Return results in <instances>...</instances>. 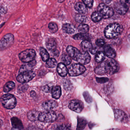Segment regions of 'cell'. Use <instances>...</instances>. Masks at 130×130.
I'll return each mask as SVG.
<instances>
[{
  "instance_id": "obj_1",
  "label": "cell",
  "mask_w": 130,
  "mask_h": 130,
  "mask_svg": "<svg viewBox=\"0 0 130 130\" xmlns=\"http://www.w3.org/2000/svg\"><path fill=\"white\" fill-rule=\"evenodd\" d=\"M118 63L113 59H109L102 62L95 68L96 73L100 75L108 74H112L117 73L119 70Z\"/></svg>"
},
{
  "instance_id": "obj_2",
  "label": "cell",
  "mask_w": 130,
  "mask_h": 130,
  "mask_svg": "<svg viewBox=\"0 0 130 130\" xmlns=\"http://www.w3.org/2000/svg\"><path fill=\"white\" fill-rule=\"evenodd\" d=\"M68 55L74 60L78 62L80 64H86L89 63L90 56L87 52H80L77 48L72 46H68L67 48Z\"/></svg>"
},
{
  "instance_id": "obj_3",
  "label": "cell",
  "mask_w": 130,
  "mask_h": 130,
  "mask_svg": "<svg viewBox=\"0 0 130 130\" xmlns=\"http://www.w3.org/2000/svg\"><path fill=\"white\" fill-rule=\"evenodd\" d=\"M122 31V27L119 24L111 23L107 26L105 29L104 34L107 38L113 39L118 37Z\"/></svg>"
},
{
  "instance_id": "obj_4",
  "label": "cell",
  "mask_w": 130,
  "mask_h": 130,
  "mask_svg": "<svg viewBox=\"0 0 130 130\" xmlns=\"http://www.w3.org/2000/svg\"><path fill=\"white\" fill-rule=\"evenodd\" d=\"M1 101L4 107L7 109H12L17 105L15 97L11 94H6L1 96Z\"/></svg>"
},
{
  "instance_id": "obj_5",
  "label": "cell",
  "mask_w": 130,
  "mask_h": 130,
  "mask_svg": "<svg viewBox=\"0 0 130 130\" xmlns=\"http://www.w3.org/2000/svg\"><path fill=\"white\" fill-rule=\"evenodd\" d=\"M36 55L35 51L33 49H27L19 54V58L23 63H29L34 60Z\"/></svg>"
},
{
  "instance_id": "obj_6",
  "label": "cell",
  "mask_w": 130,
  "mask_h": 130,
  "mask_svg": "<svg viewBox=\"0 0 130 130\" xmlns=\"http://www.w3.org/2000/svg\"><path fill=\"white\" fill-rule=\"evenodd\" d=\"M57 115L53 111H47L39 113L38 120L44 122H52L57 119Z\"/></svg>"
},
{
  "instance_id": "obj_7",
  "label": "cell",
  "mask_w": 130,
  "mask_h": 130,
  "mask_svg": "<svg viewBox=\"0 0 130 130\" xmlns=\"http://www.w3.org/2000/svg\"><path fill=\"white\" fill-rule=\"evenodd\" d=\"M86 70V68L82 64H74L69 68L68 73L69 75L71 76H76L83 74Z\"/></svg>"
},
{
  "instance_id": "obj_8",
  "label": "cell",
  "mask_w": 130,
  "mask_h": 130,
  "mask_svg": "<svg viewBox=\"0 0 130 130\" xmlns=\"http://www.w3.org/2000/svg\"><path fill=\"white\" fill-rule=\"evenodd\" d=\"M14 38L12 34L4 36L0 41V51H3L10 47L14 42Z\"/></svg>"
},
{
  "instance_id": "obj_9",
  "label": "cell",
  "mask_w": 130,
  "mask_h": 130,
  "mask_svg": "<svg viewBox=\"0 0 130 130\" xmlns=\"http://www.w3.org/2000/svg\"><path fill=\"white\" fill-rule=\"evenodd\" d=\"M98 11L104 19L111 18L114 14L113 10L103 3H101L99 5Z\"/></svg>"
},
{
  "instance_id": "obj_10",
  "label": "cell",
  "mask_w": 130,
  "mask_h": 130,
  "mask_svg": "<svg viewBox=\"0 0 130 130\" xmlns=\"http://www.w3.org/2000/svg\"><path fill=\"white\" fill-rule=\"evenodd\" d=\"M35 76V73L32 71H25L20 73L17 76V79L19 83H25L31 80Z\"/></svg>"
},
{
  "instance_id": "obj_11",
  "label": "cell",
  "mask_w": 130,
  "mask_h": 130,
  "mask_svg": "<svg viewBox=\"0 0 130 130\" xmlns=\"http://www.w3.org/2000/svg\"><path fill=\"white\" fill-rule=\"evenodd\" d=\"M130 1H121L117 2L115 5L116 11L120 15H125L128 10L127 4H129Z\"/></svg>"
},
{
  "instance_id": "obj_12",
  "label": "cell",
  "mask_w": 130,
  "mask_h": 130,
  "mask_svg": "<svg viewBox=\"0 0 130 130\" xmlns=\"http://www.w3.org/2000/svg\"><path fill=\"white\" fill-rule=\"evenodd\" d=\"M68 107L72 111L77 113H79L83 109L84 105L80 100L75 99L70 101Z\"/></svg>"
},
{
  "instance_id": "obj_13",
  "label": "cell",
  "mask_w": 130,
  "mask_h": 130,
  "mask_svg": "<svg viewBox=\"0 0 130 130\" xmlns=\"http://www.w3.org/2000/svg\"><path fill=\"white\" fill-rule=\"evenodd\" d=\"M115 117L116 119L121 123H127L128 121V118L127 114L120 109H115L114 111Z\"/></svg>"
},
{
  "instance_id": "obj_14",
  "label": "cell",
  "mask_w": 130,
  "mask_h": 130,
  "mask_svg": "<svg viewBox=\"0 0 130 130\" xmlns=\"http://www.w3.org/2000/svg\"><path fill=\"white\" fill-rule=\"evenodd\" d=\"M28 64H24L21 67L19 73H23L25 71H32V69L35 68L36 64V61L35 60H33V61L27 63Z\"/></svg>"
},
{
  "instance_id": "obj_15",
  "label": "cell",
  "mask_w": 130,
  "mask_h": 130,
  "mask_svg": "<svg viewBox=\"0 0 130 130\" xmlns=\"http://www.w3.org/2000/svg\"><path fill=\"white\" fill-rule=\"evenodd\" d=\"M104 54L109 58L112 59L115 57L116 53L114 49L109 45H106L104 48Z\"/></svg>"
},
{
  "instance_id": "obj_16",
  "label": "cell",
  "mask_w": 130,
  "mask_h": 130,
  "mask_svg": "<svg viewBox=\"0 0 130 130\" xmlns=\"http://www.w3.org/2000/svg\"><path fill=\"white\" fill-rule=\"evenodd\" d=\"M42 106L44 109L50 110L56 108L58 106V103L54 100H48L42 103Z\"/></svg>"
},
{
  "instance_id": "obj_17",
  "label": "cell",
  "mask_w": 130,
  "mask_h": 130,
  "mask_svg": "<svg viewBox=\"0 0 130 130\" xmlns=\"http://www.w3.org/2000/svg\"><path fill=\"white\" fill-rule=\"evenodd\" d=\"M46 47L50 51L55 52L56 51L57 47L56 40L54 38L49 39H48L46 43Z\"/></svg>"
},
{
  "instance_id": "obj_18",
  "label": "cell",
  "mask_w": 130,
  "mask_h": 130,
  "mask_svg": "<svg viewBox=\"0 0 130 130\" xmlns=\"http://www.w3.org/2000/svg\"><path fill=\"white\" fill-rule=\"evenodd\" d=\"M57 71L60 76L64 77L68 73V70L66 65L62 63H59L57 67Z\"/></svg>"
},
{
  "instance_id": "obj_19",
  "label": "cell",
  "mask_w": 130,
  "mask_h": 130,
  "mask_svg": "<svg viewBox=\"0 0 130 130\" xmlns=\"http://www.w3.org/2000/svg\"><path fill=\"white\" fill-rule=\"evenodd\" d=\"M87 124V121L85 118L78 117L77 130H83Z\"/></svg>"
},
{
  "instance_id": "obj_20",
  "label": "cell",
  "mask_w": 130,
  "mask_h": 130,
  "mask_svg": "<svg viewBox=\"0 0 130 130\" xmlns=\"http://www.w3.org/2000/svg\"><path fill=\"white\" fill-rule=\"evenodd\" d=\"M52 95L54 99H58L61 96V88L59 86L54 87L52 89Z\"/></svg>"
},
{
  "instance_id": "obj_21",
  "label": "cell",
  "mask_w": 130,
  "mask_h": 130,
  "mask_svg": "<svg viewBox=\"0 0 130 130\" xmlns=\"http://www.w3.org/2000/svg\"><path fill=\"white\" fill-rule=\"evenodd\" d=\"M62 28L65 32L69 34H73L76 31V28L74 26L69 23L64 24L62 26Z\"/></svg>"
},
{
  "instance_id": "obj_22",
  "label": "cell",
  "mask_w": 130,
  "mask_h": 130,
  "mask_svg": "<svg viewBox=\"0 0 130 130\" xmlns=\"http://www.w3.org/2000/svg\"><path fill=\"white\" fill-rule=\"evenodd\" d=\"M39 113L38 111L36 110H31L27 114V117L30 121H35L38 119Z\"/></svg>"
},
{
  "instance_id": "obj_23",
  "label": "cell",
  "mask_w": 130,
  "mask_h": 130,
  "mask_svg": "<svg viewBox=\"0 0 130 130\" xmlns=\"http://www.w3.org/2000/svg\"><path fill=\"white\" fill-rule=\"evenodd\" d=\"M74 8L76 11L81 14L85 13L87 11L86 6L84 4L80 2L77 3L75 5Z\"/></svg>"
},
{
  "instance_id": "obj_24",
  "label": "cell",
  "mask_w": 130,
  "mask_h": 130,
  "mask_svg": "<svg viewBox=\"0 0 130 130\" xmlns=\"http://www.w3.org/2000/svg\"><path fill=\"white\" fill-rule=\"evenodd\" d=\"M81 48L84 52H88L92 49L93 46L92 44L89 41H84L81 43Z\"/></svg>"
},
{
  "instance_id": "obj_25",
  "label": "cell",
  "mask_w": 130,
  "mask_h": 130,
  "mask_svg": "<svg viewBox=\"0 0 130 130\" xmlns=\"http://www.w3.org/2000/svg\"><path fill=\"white\" fill-rule=\"evenodd\" d=\"M40 54L44 61H47L49 58V55L46 49L44 48L41 47L40 48Z\"/></svg>"
},
{
  "instance_id": "obj_26",
  "label": "cell",
  "mask_w": 130,
  "mask_h": 130,
  "mask_svg": "<svg viewBox=\"0 0 130 130\" xmlns=\"http://www.w3.org/2000/svg\"><path fill=\"white\" fill-rule=\"evenodd\" d=\"M73 38L76 40H84V41L86 40L89 41V37L86 34L81 33L76 34L74 36Z\"/></svg>"
},
{
  "instance_id": "obj_27",
  "label": "cell",
  "mask_w": 130,
  "mask_h": 130,
  "mask_svg": "<svg viewBox=\"0 0 130 130\" xmlns=\"http://www.w3.org/2000/svg\"><path fill=\"white\" fill-rule=\"evenodd\" d=\"M15 84L12 81H9L7 83L4 87L3 90L5 92H8L14 89Z\"/></svg>"
},
{
  "instance_id": "obj_28",
  "label": "cell",
  "mask_w": 130,
  "mask_h": 130,
  "mask_svg": "<svg viewBox=\"0 0 130 130\" xmlns=\"http://www.w3.org/2000/svg\"><path fill=\"white\" fill-rule=\"evenodd\" d=\"M105 54L102 52H99L96 53L95 56V60L96 62L100 63L103 61L105 59Z\"/></svg>"
},
{
  "instance_id": "obj_29",
  "label": "cell",
  "mask_w": 130,
  "mask_h": 130,
  "mask_svg": "<svg viewBox=\"0 0 130 130\" xmlns=\"http://www.w3.org/2000/svg\"><path fill=\"white\" fill-rule=\"evenodd\" d=\"M91 18L93 21L97 22L101 21L103 17L101 14L98 12L93 13L91 16Z\"/></svg>"
},
{
  "instance_id": "obj_30",
  "label": "cell",
  "mask_w": 130,
  "mask_h": 130,
  "mask_svg": "<svg viewBox=\"0 0 130 130\" xmlns=\"http://www.w3.org/2000/svg\"><path fill=\"white\" fill-rule=\"evenodd\" d=\"M78 29L81 33L86 34L89 31V26L86 24H81L78 26Z\"/></svg>"
},
{
  "instance_id": "obj_31",
  "label": "cell",
  "mask_w": 130,
  "mask_h": 130,
  "mask_svg": "<svg viewBox=\"0 0 130 130\" xmlns=\"http://www.w3.org/2000/svg\"><path fill=\"white\" fill-rule=\"evenodd\" d=\"M87 19V18L86 16L81 14H77L75 17V20L79 23H83L85 22L86 21Z\"/></svg>"
},
{
  "instance_id": "obj_32",
  "label": "cell",
  "mask_w": 130,
  "mask_h": 130,
  "mask_svg": "<svg viewBox=\"0 0 130 130\" xmlns=\"http://www.w3.org/2000/svg\"><path fill=\"white\" fill-rule=\"evenodd\" d=\"M61 61L65 65H68L71 63V59L69 55L67 54L63 55L61 58Z\"/></svg>"
},
{
  "instance_id": "obj_33",
  "label": "cell",
  "mask_w": 130,
  "mask_h": 130,
  "mask_svg": "<svg viewBox=\"0 0 130 130\" xmlns=\"http://www.w3.org/2000/svg\"><path fill=\"white\" fill-rule=\"evenodd\" d=\"M46 64L48 67L53 68L57 65V61L54 58H49L46 62Z\"/></svg>"
},
{
  "instance_id": "obj_34",
  "label": "cell",
  "mask_w": 130,
  "mask_h": 130,
  "mask_svg": "<svg viewBox=\"0 0 130 130\" xmlns=\"http://www.w3.org/2000/svg\"><path fill=\"white\" fill-rule=\"evenodd\" d=\"M48 27L51 31L52 32H56L58 29L57 24L54 22H51L49 23Z\"/></svg>"
},
{
  "instance_id": "obj_35",
  "label": "cell",
  "mask_w": 130,
  "mask_h": 130,
  "mask_svg": "<svg viewBox=\"0 0 130 130\" xmlns=\"http://www.w3.org/2000/svg\"><path fill=\"white\" fill-rule=\"evenodd\" d=\"M83 96L86 102H87L88 103H90L92 102V97L87 92H84Z\"/></svg>"
},
{
  "instance_id": "obj_36",
  "label": "cell",
  "mask_w": 130,
  "mask_h": 130,
  "mask_svg": "<svg viewBox=\"0 0 130 130\" xmlns=\"http://www.w3.org/2000/svg\"><path fill=\"white\" fill-rule=\"evenodd\" d=\"M28 86L26 84L20 85L18 88V92H25L28 89Z\"/></svg>"
},
{
  "instance_id": "obj_37",
  "label": "cell",
  "mask_w": 130,
  "mask_h": 130,
  "mask_svg": "<svg viewBox=\"0 0 130 130\" xmlns=\"http://www.w3.org/2000/svg\"><path fill=\"white\" fill-rule=\"evenodd\" d=\"M84 4L85 6L89 8H91L93 5V0H87V1H83Z\"/></svg>"
},
{
  "instance_id": "obj_38",
  "label": "cell",
  "mask_w": 130,
  "mask_h": 130,
  "mask_svg": "<svg viewBox=\"0 0 130 130\" xmlns=\"http://www.w3.org/2000/svg\"><path fill=\"white\" fill-rule=\"evenodd\" d=\"M96 79L97 82L100 83H104L109 80V79L106 77H96Z\"/></svg>"
},
{
  "instance_id": "obj_39",
  "label": "cell",
  "mask_w": 130,
  "mask_h": 130,
  "mask_svg": "<svg viewBox=\"0 0 130 130\" xmlns=\"http://www.w3.org/2000/svg\"><path fill=\"white\" fill-rule=\"evenodd\" d=\"M105 41L102 39H98L96 41V44L97 46L99 47H102L105 45Z\"/></svg>"
},
{
  "instance_id": "obj_40",
  "label": "cell",
  "mask_w": 130,
  "mask_h": 130,
  "mask_svg": "<svg viewBox=\"0 0 130 130\" xmlns=\"http://www.w3.org/2000/svg\"><path fill=\"white\" fill-rule=\"evenodd\" d=\"M56 130H70V128L67 126L66 125H61L59 126V127H58L57 128V129Z\"/></svg>"
},
{
  "instance_id": "obj_41",
  "label": "cell",
  "mask_w": 130,
  "mask_h": 130,
  "mask_svg": "<svg viewBox=\"0 0 130 130\" xmlns=\"http://www.w3.org/2000/svg\"><path fill=\"white\" fill-rule=\"evenodd\" d=\"M51 89L50 88V87L48 86L47 85L44 86L43 87V88H42V90L46 93L50 92V91H51Z\"/></svg>"
},
{
  "instance_id": "obj_42",
  "label": "cell",
  "mask_w": 130,
  "mask_h": 130,
  "mask_svg": "<svg viewBox=\"0 0 130 130\" xmlns=\"http://www.w3.org/2000/svg\"><path fill=\"white\" fill-rule=\"evenodd\" d=\"M11 130H25L23 126L13 127Z\"/></svg>"
},
{
  "instance_id": "obj_43",
  "label": "cell",
  "mask_w": 130,
  "mask_h": 130,
  "mask_svg": "<svg viewBox=\"0 0 130 130\" xmlns=\"http://www.w3.org/2000/svg\"><path fill=\"white\" fill-rule=\"evenodd\" d=\"M28 130H43L38 127L35 126H31L29 127Z\"/></svg>"
},
{
  "instance_id": "obj_44",
  "label": "cell",
  "mask_w": 130,
  "mask_h": 130,
  "mask_svg": "<svg viewBox=\"0 0 130 130\" xmlns=\"http://www.w3.org/2000/svg\"><path fill=\"white\" fill-rule=\"evenodd\" d=\"M90 52L91 54H95V53H96V52H97V48H96L95 47H93L92 49L90 51Z\"/></svg>"
},
{
  "instance_id": "obj_45",
  "label": "cell",
  "mask_w": 130,
  "mask_h": 130,
  "mask_svg": "<svg viewBox=\"0 0 130 130\" xmlns=\"http://www.w3.org/2000/svg\"><path fill=\"white\" fill-rule=\"evenodd\" d=\"M6 10L4 7H0V14L6 13Z\"/></svg>"
},
{
  "instance_id": "obj_46",
  "label": "cell",
  "mask_w": 130,
  "mask_h": 130,
  "mask_svg": "<svg viewBox=\"0 0 130 130\" xmlns=\"http://www.w3.org/2000/svg\"><path fill=\"white\" fill-rule=\"evenodd\" d=\"M108 130H120L119 129H116V128H112V129H109Z\"/></svg>"
},
{
  "instance_id": "obj_47",
  "label": "cell",
  "mask_w": 130,
  "mask_h": 130,
  "mask_svg": "<svg viewBox=\"0 0 130 130\" xmlns=\"http://www.w3.org/2000/svg\"><path fill=\"white\" fill-rule=\"evenodd\" d=\"M1 17V14H0V17Z\"/></svg>"
}]
</instances>
